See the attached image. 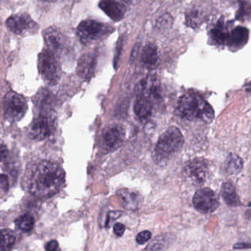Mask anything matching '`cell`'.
Returning a JSON list of instances; mask_svg holds the SVG:
<instances>
[{
	"label": "cell",
	"instance_id": "obj_34",
	"mask_svg": "<svg viewBox=\"0 0 251 251\" xmlns=\"http://www.w3.org/2000/svg\"><path fill=\"white\" fill-rule=\"evenodd\" d=\"M246 90L248 91V92H251V83H250L247 86Z\"/></svg>",
	"mask_w": 251,
	"mask_h": 251
},
{
	"label": "cell",
	"instance_id": "obj_20",
	"mask_svg": "<svg viewBox=\"0 0 251 251\" xmlns=\"http://www.w3.org/2000/svg\"><path fill=\"white\" fill-rule=\"evenodd\" d=\"M222 196L225 202L230 206H237L241 204L239 195L234 185L230 182L223 183L221 189Z\"/></svg>",
	"mask_w": 251,
	"mask_h": 251
},
{
	"label": "cell",
	"instance_id": "obj_18",
	"mask_svg": "<svg viewBox=\"0 0 251 251\" xmlns=\"http://www.w3.org/2000/svg\"><path fill=\"white\" fill-rule=\"evenodd\" d=\"M142 60L143 64L148 69H155L159 61V55L156 46L152 44L147 45L142 51Z\"/></svg>",
	"mask_w": 251,
	"mask_h": 251
},
{
	"label": "cell",
	"instance_id": "obj_3",
	"mask_svg": "<svg viewBox=\"0 0 251 251\" xmlns=\"http://www.w3.org/2000/svg\"><path fill=\"white\" fill-rule=\"evenodd\" d=\"M183 136L177 127L167 129L158 139L155 148V157L158 161H167L181 150Z\"/></svg>",
	"mask_w": 251,
	"mask_h": 251
},
{
	"label": "cell",
	"instance_id": "obj_2",
	"mask_svg": "<svg viewBox=\"0 0 251 251\" xmlns=\"http://www.w3.org/2000/svg\"><path fill=\"white\" fill-rule=\"evenodd\" d=\"M177 111L182 118L190 121H199L209 124L214 120L212 107L201 95L194 92L185 94L180 98Z\"/></svg>",
	"mask_w": 251,
	"mask_h": 251
},
{
	"label": "cell",
	"instance_id": "obj_11",
	"mask_svg": "<svg viewBox=\"0 0 251 251\" xmlns=\"http://www.w3.org/2000/svg\"><path fill=\"white\" fill-rule=\"evenodd\" d=\"M36 23L27 14H15L7 20L6 25L8 30L17 35L24 34L33 30Z\"/></svg>",
	"mask_w": 251,
	"mask_h": 251
},
{
	"label": "cell",
	"instance_id": "obj_14",
	"mask_svg": "<svg viewBox=\"0 0 251 251\" xmlns=\"http://www.w3.org/2000/svg\"><path fill=\"white\" fill-rule=\"evenodd\" d=\"M99 6L100 9L114 21L119 22L124 18L126 8L123 4L116 0H100Z\"/></svg>",
	"mask_w": 251,
	"mask_h": 251
},
{
	"label": "cell",
	"instance_id": "obj_19",
	"mask_svg": "<svg viewBox=\"0 0 251 251\" xmlns=\"http://www.w3.org/2000/svg\"><path fill=\"white\" fill-rule=\"evenodd\" d=\"M249 31L243 27H237L229 35L227 44L233 48H242L248 42Z\"/></svg>",
	"mask_w": 251,
	"mask_h": 251
},
{
	"label": "cell",
	"instance_id": "obj_5",
	"mask_svg": "<svg viewBox=\"0 0 251 251\" xmlns=\"http://www.w3.org/2000/svg\"><path fill=\"white\" fill-rule=\"evenodd\" d=\"M38 68L45 81L49 84H55L60 77L59 66L56 57L49 50H44L38 58Z\"/></svg>",
	"mask_w": 251,
	"mask_h": 251
},
{
	"label": "cell",
	"instance_id": "obj_9",
	"mask_svg": "<svg viewBox=\"0 0 251 251\" xmlns=\"http://www.w3.org/2000/svg\"><path fill=\"white\" fill-rule=\"evenodd\" d=\"M209 172L208 161L204 158H196L186 164L185 167L186 176L197 184L205 183Z\"/></svg>",
	"mask_w": 251,
	"mask_h": 251
},
{
	"label": "cell",
	"instance_id": "obj_29",
	"mask_svg": "<svg viewBox=\"0 0 251 251\" xmlns=\"http://www.w3.org/2000/svg\"><path fill=\"white\" fill-rule=\"evenodd\" d=\"M121 214L122 213L120 211H114L109 212V214H108V220H107L106 223H105V226L109 227L110 223L119 218Z\"/></svg>",
	"mask_w": 251,
	"mask_h": 251
},
{
	"label": "cell",
	"instance_id": "obj_36",
	"mask_svg": "<svg viewBox=\"0 0 251 251\" xmlns=\"http://www.w3.org/2000/svg\"><path fill=\"white\" fill-rule=\"evenodd\" d=\"M46 2H55L56 0H45Z\"/></svg>",
	"mask_w": 251,
	"mask_h": 251
},
{
	"label": "cell",
	"instance_id": "obj_24",
	"mask_svg": "<svg viewBox=\"0 0 251 251\" xmlns=\"http://www.w3.org/2000/svg\"><path fill=\"white\" fill-rule=\"evenodd\" d=\"M15 225L22 231L28 233L34 227L35 220L30 214H24L15 220Z\"/></svg>",
	"mask_w": 251,
	"mask_h": 251
},
{
	"label": "cell",
	"instance_id": "obj_31",
	"mask_svg": "<svg viewBox=\"0 0 251 251\" xmlns=\"http://www.w3.org/2000/svg\"><path fill=\"white\" fill-rule=\"evenodd\" d=\"M58 249V243L57 241L51 240L45 245V250L48 251H55Z\"/></svg>",
	"mask_w": 251,
	"mask_h": 251
},
{
	"label": "cell",
	"instance_id": "obj_4",
	"mask_svg": "<svg viewBox=\"0 0 251 251\" xmlns=\"http://www.w3.org/2000/svg\"><path fill=\"white\" fill-rule=\"evenodd\" d=\"M27 110V101L24 97L14 92L5 95L3 100V114L7 121L10 123L20 121L25 115Z\"/></svg>",
	"mask_w": 251,
	"mask_h": 251
},
{
	"label": "cell",
	"instance_id": "obj_25",
	"mask_svg": "<svg viewBox=\"0 0 251 251\" xmlns=\"http://www.w3.org/2000/svg\"><path fill=\"white\" fill-rule=\"evenodd\" d=\"M16 236L9 229H3L1 232V250L8 251L15 243Z\"/></svg>",
	"mask_w": 251,
	"mask_h": 251
},
{
	"label": "cell",
	"instance_id": "obj_28",
	"mask_svg": "<svg viewBox=\"0 0 251 251\" xmlns=\"http://www.w3.org/2000/svg\"><path fill=\"white\" fill-rule=\"evenodd\" d=\"M126 231V226L121 223H116L114 226V233L116 236H122Z\"/></svg>",
	"mask_w": 251,
	"mask_h": 251
},
{
	"label": "cell",
	"instance_id": "obj_1",
	"mask_svg": "<svg viewBox=\"0 0 251 251\" xmlns=\"http://www.w3.org/2000/svg\"><path fill=\"white\" fill-rule=\"evenodd\" d=\"M65 183V172L53 161H44L35 167L29 180L30 193L38 198H50L58 193Z\"/></svg>",
	"mask_w": 251,
	"mask_h": 251
},
{
	"label": "cell",
	"instance_id": "obj_27",
	"mask_svg": "<svg viewBox=\"0 0 251 251\" xmlns=\"http://www.w3.org/2000/svg\"><path fill=\"white\" fill-rule=\"evenodd\" d=\"M151 236H152L151 232H150L149 230H144V231L138 233L136 237V242L139 245H144L151 239Z\"/></svg>",
	"mask_w": 251,
	"mask_h": 251
},
{
	"label": "cell",
	"instance_id": "obj_8",
	"mask_svg": "<svg viewBox=\"0 0 251 251\" xmlns=\"http://www.w3.org/2000/svg\"><path fill=\"white\" fill-rule=\"evenodd\" d=\"M55 120L51 116H39L35 119L30 127V135L36 141L45 140L55 130Z\"/></svg>",
	"mask_w": 251,
	"mask_h": 251
},
{
	"label": "cell",
	"instance_id": "obj_6",
	"mask_svg": "<svg viewBox=\"0 0 251 251\" xmlns=\"http://www.w3.org/2000/svg\"><path fill=\"white\" fill-rule=\"evenodd\" d=\"M111 31H113L111 27L92 20L81 22L77 28V36L84 45L98 40Z\"/></svg>",
	"mask_w": 251,
	"mask_h": 251
},
{
	"label": "cell",
	"instance_id": "obj_13",
	"mask_svg": "<svg viewBox=\"0 0 251 251\" xmlns=\"http://www.w3.org/2000/svg\"><path fill=\"white\" fill-rule=\"evenodd\" d=\"M44 38L48 49L55 55L62 50L64 45V36L58 29L54 27L46 29L44 33Z\"/></svg>",
	"mask_w": 251,
	"mask_h": 251
},
{
	"label": "cell",
	"instance_id": "obj_32",
	"mask_svg": "<svg viewBox=\"0 0 251 251\" xmlns=\"http://www.w3.org/2000/svg\"><path fill=\"white\" fill-rule=\"evenodd\" d=\"M8 155V148H7V147L5 146L4 144H2V146H1V157H2V161H4V160L6 159Z\"/></svg>",
	"mask_w": 251,
	"mask_h": 251
},
{
	"label": "cell",
	"instance_id": "obj_21",
	"mask_svg": "<svg viewBox=\"0 0 251 251\" xmlns=\"http://www.w3.org/2000/svg\"><path fill=\"white\" fill-rule=\"evenodd\" d=\"M243 168V161L239 155L230 154L225 162L226 173L230 175H236L240 173Z\"/></svg>",
	"mask_w": 251,
	"mask_h": 251
},
{
	"label": "cell",
	"instance_id": "obj_17",
	"mask_svg": "<svg viewBox=\"0 0 251 251\" xmlns=\"http://www.w3.org/2000/svg\"><path fill=\"white\" fill-rule=\"evenodd\" d=\"M117 195L123 201L125 208L132 211L138 209L141 202V196L136 192L123 189L117 191Z\"/></svg>",
	"mask_w": 251,
	"mask_h": 251
},
{
	"label": "cell",
	"instance_id": "obj_23",
	"mask_svg": "<svg viewBox=\"0 0 251 251\" xmlns=\"http://www.w3.org/2000/svg\"><path fill=\"white\" fill-rule=\"evenodd\" d=\"M203 21V13L198 8H192L186 14V23L189 27L195 28Z\"/></svg>",
	"mask_w": 251,
	"mask_h": 251
},
{
	"label": "cell",
	"instance_id": "obj_30",
	"mask_svg": "<svg viewBox=\"0 0 251 251\" xmlns=\"http://www.w3.org/2000/svg\"><path fill=\"white\" fill-rule=\"evenodd\" d=\"M9 183H8V176L5 174L1 175V189L3 192H6L8 189Z\"/></svg>",
	"mask_w": 251,
	"mask_h": 251
},
{
	"label": "cell",
	"instance_id": "obj_12",
	"mask_svg": "<svg viewBox=\"0 0 251 251\" xmlns=\"http://www.w3.org/2000/svg\"><path fill=\"white\" fill-rule=\"evenodd\" d=\"M124 128L122 126L116 125L105 129L103 133V145L108 151L117 148L124 140Z\"/></svg>",
	"mask_w": 251,
	"mask_h": 251
},
{
	"label": "cell",
	"instance_id": "obj_7",
	"mask_svg": "<svg viewBox=\"0 0 251 251\" xmlns=\"http://www.w3.org/2000/svg\"><path fill=\"white\" fill-rule=\"evenodd\" d=\"M193 205L200 212L204 214L211 213L218 208V198L211 189L201 188L194 195Z\"/></svg>",
	"mask_w": 251,
	"mask_h": 251
},
{
	"label": "cell",
	"instance_id": "obj_22",
	"mask_svg": "<svg viewBox=\"0 0 251 251\" xmlns=\"http://www.w3.org/2000/svg\"><path fill=\"white\" fill-rule=\"evenodd\" d=\"M229 35L227 27L223 22H218L211 31L213 40L219 45H224L228 42Z\"/></svg>",
	"mask_w": 251,
	"mask_h": 251
},
{
	"label": "cell",
	"instance_id": "obj_16",
	"mask_svg": "<svg viewBox=\"0 0 251 251\" xmlns=\"http://www.w3.org/2000/svg\"><path fill=\"white\" fill-rule=\"evenodd\" d=\"M135 114L140 120H147L151 117L152 111V102L151 100L142 96H137L135 101Z\"/></svg>",
	"mask_w": 251,
	"mask_h": 251
},
{
	"label": "cell",
	"instance_id": "obj_15",
	"mask_svg": "<svg viewBox=\"0 0 251 251\" xmlns=\"http://www.w3.org/2000/svg\"><path fill=\"white\" fill-rule=\"evenodd\" d=\"M96 66V57L93 54H86L82 56L77 64V72L81 78L89 80L93 75Z\"/></svg>",
	"mask_w": 251,
	"mask_h": 251
},
{
	"label": "cell",
	"instance_id": "obj_26",
	"mask_svg": "<svg viewBox=\"0 0 251 251\" xmlns=\"http://www.w3.org/2000/svg\"><path fill=\"white\" fill-rule=\"evenodd\" d=\"M167 245V240L165 236H160L155 238L153 242L150 244L149 246L147 247L145 250H151V251H158V250L165 249Z\"/></svg>",
	"mask_w": 251,
	"mask_h": 251
},
{
	"label": "cell",
	"instance_id": "obj_10",
	"mask_svg": "<svg viewBox=\"0 0 251 251\" xmlns=\"http://www.w3.org/2000/svg\"><path fill=\"white\" fill-rule=\"evenodd\" d=\"M137 96L151 100H158L161 97V84L155 75H148L141 80L136 86Z\"/></svg>",
	"mask_w": 251,
	"mask_h": 251
},
{
	"label": "cell",
	"instance_id": "obj_35",
	"mask_svg": "<svg viewBox=\"0 0 251 251\" xmlns=\"http://www.w3.org/2000/svg\"><path fill=\"white\" fill-rule=\"evenodd\" d=\"M123 1H124V2H127V3H130L132 0H123Z\"/></svg>",
	"mask_w": 251,
	"mask_h": 251
},
{
	"label": "cell",
	"instance_id": "obj_33",
	"mask_svg": "<svg viewBox=\"0 0 251 251\" xmlns=\"http://www.w3.org/2000/svg\"><path fill=\"white\" fill-rule=\"evenodd\" d=\"M251 243H239L235 245L234 249H244V248H251Z\"/></svg>",
	"mask_w": 251,
	"mask_h": 251
}]
</instances>
